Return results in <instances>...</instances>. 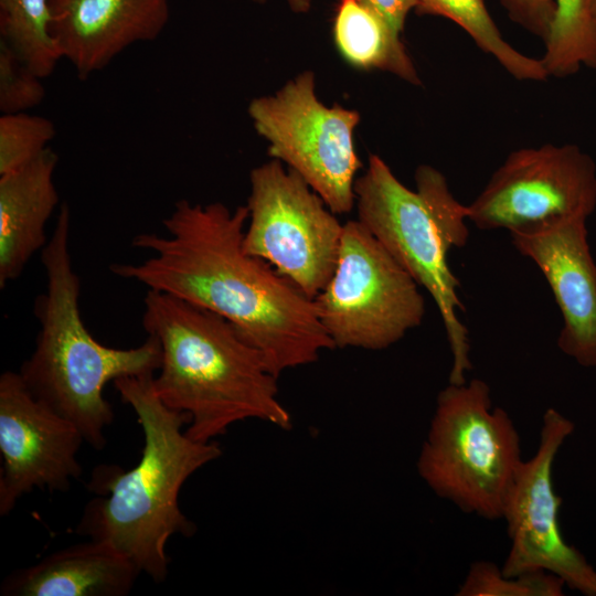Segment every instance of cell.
Masks as SVG:
<instances>
[{"mask_svg":"<svg viewBox=\"0 0 596 596\" xmlns=\"http://www.w3.org/2000/svg\"><path fill=\"white\" fill-rule=\"evenodd\" d=\"M51 32L62 58L85 79L166 28L169 0H51Z\"/></svg>","mask_w":596,"mask_h":596,"instance_id":"14","label":"cell"},{"mask_svg":"<svg viewBox=\"0 0 596 596\" xmlns=\"http://www.w3.org/2000/svg\"><path fill=\"white\" fill-rule=\"evenodd\" d=\"M85 439L68 419L39 401L18 372L0 376V515L34 489L65 492L82 475Z\"/></svg>","mask_w":596,"mask_h":596,"instance_id":"12","label":"cell"},{"mask_svg":"<svg viewBox=\"0 0 596 596\" xmlns=\"http://www.w3.org/2000/svg\"><path fill=\"white\" fill-rule=\"evenodd\" d=\"M70 240L71 211L63 203L41 251L45 290L33 306L40 327L35 347L18 373L39 401L73 423L91 447L102 450L115 416L105 386L125 376L155 374L161 348L152 336L129 349L108 347L93 337L81 316V279Z\"/></svg>","mask_w":596,"mask_h":596,"instance_id":"4","label":"cell"},{"mask_svg":"<svg viewBox=\"0 0 596 596\" xmlns=\"http://www.w3.org/2000/svg\"><path fill=\"white\" fill-rule=\"evenodd\" d=\"M139 568L111 545L92 540L74 544L19 568L1 583L3 596H125Z\"/></svg>","mask_w":596,"mask_h":596,"instance_id":"16","label":"cell"},{"mask_svg":"<svg viewBox=\"0 0 596 596\" xmlns=\"http://www.w3.org/2000/svg\"><path fill=\"white\" fill-rule=\"evenodd\" d=\"M379 14L393 30L402 33L408 13L416 8L417 0H360Z\"/></svg>","mask_w":596,"mask_h":596,"instance_id":"25","label":"cell"},{"mask_svg":"<svg viewBox=\"0 0 596 596\" xmlns=\"http://www.w3.org/2000/svg\"><path fill=\"white\" fill-rule=\"evenodd\" d=\"M457 596H534L530 573L507 577L501 567L489 561L472 563Z\"/></svg>","mask_w":596,"mask_h":596,"instance_id":"23","label":"cell"},{"mask_svg":"<svg viewBox=\"0 0 596 596\" xmlns=\"http://www.w3.org/2000/svg\"><path fill=\"white\" fill-rule=\"evenodd\" d=\"M313 301L336 348L384 350L425 316L419 285L358 220L343 224L336 269Z\"/></svg>","mask_w":596,"mask_h":596,"instance_id":"7","label":"cell"},{"mask_svg":"<svg viewBox=\"0 0 596 596\" xmlns=\"http://www.w3.org/2000/svg\"><path fill=\"white\" fill-rule=\"evenodd\" d=\"M295 13H307L311 7V0H286Z\"/></svg>","mask_w":596,"mask_h":596,"instance_id":"26","label":"cell"},{"mask_svg":"<svg viewBox=\"0 0 596 596\" xmlns=\"http://www.w3.org/2000/svg\"><path fill=\"white\" fill-rule=\"evenodd\" d=\"M509 19L546 41L555 13V0H499Z\"/></svg>","mask_w":596,"mask_h":596,"instance_id":"24","label":"cell"},{"mask_svg":"<svg viewBox=\"0 0 596 596\" xmlns=\"http://www.w3.org/2000/svg\"><path fill=\"white\" fill-rule=\"evenodd\" d=\"M415 182L411 190L381 157L371 155L354 184L358 221L434 299L453 358L449 383L462 384L472 368L470 341L459 319L466 308L448 254L468 242V209L436 168L421 164Z\"/></svg>","mask_w":596,"mask_h":596,"instance_id":"5","label":"cell"},{"mask_svg":"<svg viewBox=\"0 0 596 596\" xmlns=\"http://www.w3.org/2000/svg\"><path fill=\"white\" fill-rule=\"evenodd\" d=\"M249 1L257 2V3H263V2H265V0H249Z\"/></svg>","mask_w":596,"mask_h":596,"instance_id":"28","label":"cell"},{"mask_svg":"<svg viewBox=\"0 0 596 596\" xmlns=\"http://www.w3.org/2000/svg\"><path fill=\"white\" fill-rule=\"evenodd\" d=\"M575 424L550 407L542 417L538 449L523 460L509 492L502 519L510 540L501 567L507 577L546 570L562 577L571 589L596 596V571L568 544L558 521L562 499L554 490L553 465Z\"/></svg>","mask_w":596,"mask_h":596,"instance_id":"11","label":"cell"},{"mask_svg":"<svg viewBox=\"0 0 596 596\" xmlns=\"http://www.w3.org/2000/svg\"><path fill=\"white\" fill-rule=\"evenodd\" d=\"M333 40L350 65L387 72L409 84H421L401 34L360 0H339Z\"/></svg>","mask_w":596,"mask_h":596,"instance_id":"17","label":"cell"},{"mask_svg":"<svg viewBox=\"0 0 596 596\" xmlns=\"http://www.w3.org/2000/svg\"><path fill=\"white\" fill-rule=\"evenodd\" d=\"M153 375L113 382L142 429L141 457L128 470L115 465L94 469L87 488L96 497L85 505L74 532L111 545L160 584L169 573V539L195 532L180 508V491L195 471L217 459L222 449L214 440H195L182 429L189 416L159 398Z\"/></svg>","mask_w":596,"mask_h":596,"instance_id":"2","label":"cell"},{"mask_svg":"<svg viewBox=\"0 0 596 596\" xmlns=\"http://www.w3.org/2000/svg\"><path fill=\"white\" fill-rule=\"evenodd\" d=\"M247 220L246 205L232 211L221 202L179 200L162 220L164 234L134 236L131 246L147 251L148 257L114 263L109 269L223 317L278 377L336 347L313 299L244 249Z\"/></svg>","mask_w":596,"mask_h":596,"instance_id":"1","label":"cell"},{"mask_svg":"<svg viewBox=\"0 0 596 596\" xmlns=\"http://www.w3.org/2000/svg\"><path fill=\"white\" fill-rule=\"evenodd\" d=\"M590 4H592V10L596 17V0H590Z\"/></svg>","mask_w":596,"mask_h":596,"instance_id":"27","label":"cell"},{"mask_svg":"<svg viewBox=\"0 0 596 596\" xmlns=\"http://www.w3.org/2000/svg\"><path fill=\"white\" fill-rule=\"evenodd\" d=\"M42 78L0 40V111H26L45 96Z\"/></svg>","mask_w":596,"mask_h":596,"instance_id":"22","label":"cell"},{"mask_svg":"<svg viewBox=\"0 0 596 596\" xmlns=\"http://www.w3.org/2000/svg\"><path fill=\"white\" fill-rule=\"evenodd\" d=\"M586 221L565 219L510 235L518 252L539 267L558 306V349L581 366L596 368V262Z\"/></svg>","mask_w":596,"mask_h":596,"instance_id":"13","label":"cell"},{"mask_svg":"<svg viewBox=\"0 0 596 596\" xmlns=\"http://www.w3.org/2000/svg\"><path fill=\"white\" fill-rule=\"evenodd\" d=\"M54 124L26 111L0 117V175L34 159L55 137Z\"/></svg>","mask_w":596,"mask_h":596,"instance_id":"21","label":"cell"},{"mask_svg":"<svg viewBox=\"0 0 596 596\" xmlns=\"http://www.w3.org/2000/svg\"><path fill=\"white\" fill-rule=\"evenodd\" d=\"M467 209L479 230L510 234L588 219L596 209L595 161L574 143L514 150Z\"/></svg>","mask_w":596,"mask_h":596,"instance_id":"10","label":"cell"},{"mask_svg":"<svg viewBox=\"0 0 596 596\" xmlns=\"http://www.w3.org/2000/svg\"><path fill=\"white\" fill-rule=\"evenodd\" d=\"M248 115L273 159L297 172L333 213L352 211L362 167L353 138L361 118L356 110L326 106L315 74L305 71L275 94L254 98Z\"/></svg>","mask_w":596,"mask_h":596,"instance_id":"8","label":"cell"},{"mask_svg":"<svg viewBox=\"0 0 596 596\" xmlns=\"http://www.w3.org/2000/svg\"><path fill=\"white\" fill-rule=\"evenodd\" d=\"M415 10L418 14L443 17L459 25L515 79L543 82L549 78L541 58L523 54L504 40L483 0H417Z\"/></svg>","mask_w":596,"mask_h":596,"instance_id":"18","label":"cell"},{"mask_svg":"<svg viewBox=\"0 0 596 596\" xmlns=\"http://www.w3.org/2000/svg\"><path fill=\"white\" fill-rule=\"evenodd\" d=\"M58 156L47 148L0 175V288L18 279L49 242L46 223L60 198L54 183Z\"/></svg>","mask_w":596,"mask_h":596,"instance_id":"15","label":"cell"},{"mask_svg":"<svg viewBox=\"0 0 596 596\" xmlns=\"http://www.w3.org/2000/svg\"><path fill=\"white\" fill-rule=\"evenodd\" d=\"M244 249L313 299L337 265L343 224L291 169L273 159L249 173Z\"/></svg>","mask_w":596,"mask_h":596,"instance_id":"9","label":"cell"},{"mask_svg":"<svg viewBox=\"0 0 596 596\" xmlns=\"http://www.w3.org/2000/svg\"><path fill=\"white\" fill-rule=\"evenodd\" d=\"M142 327L161 348L155 391L168 407L189 416L191 438L211 441L246 419L290 428L291 416L278 400V377L226 319L147 289Z\"/></svg>","mask_w":596,"mask_h":596,"instance_id":"3","label":"cell"},{"mask_svg":"<svg viewBox=\"0 0 596 596\" xmlns=\"http://www.w3.org/2000/svg\"><path fill=\"white\" fill-rule=\"evenodd\" d=\"M522 462L515 425L504 408L492 407L487 382L449 383L439 392L417 460L436 496L464 513L502 519Z\"/></svg>","mask_w":596,"mask_h":596,"instance_id":"6","label":"cell"},{"mask_svg":"<svg viewBox=\"0 0 596 596\" xmlns=\"http://www.w3.org/2000/svg\"><path fill=\"white\" fill-rule=\"evenodd\" d=\"M51 18V0H0V40L41 78L62 58Z\"/></svg>","mask_w":596,"mask_h":596,"instance_id":"20","label":"cell"},{"mask_svg":"<svg viewBox=\"0 0 596 596\" xmlns=\"http://www.w3.org/2000/svg\"><path fill=\"white\" fill-rule=\"evenodd\" d=\"M541 57L549 77L596 70V17L590 0H555V13Z\"/></svg>","mask_w":596,"mask_h":596,"instance_id":"19","label":"cell"}]
</instances>
